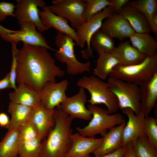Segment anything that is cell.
Instances as JSON below:
<instances>
[{"mask_svg":"<svg viewBox=\"0 0 157 157\" xmlns=\"http://www.w3.org/2000/svg\"><path fill=\"white\" fill-rule=\"evenodd\" d=\"M47 49L23 43L17 50L16 81L40 94L47 83L64 76L65 71L57 66Z\"/></svg>","mask_w":157,"mask_h":157,"instance_id":"6da1fadb","label":"cell"},{"mask_svg":"<svg viewBox=\"0 0 157 157\" xmlns=\"http://www.w3.org/2000/svg\"><path fill=\"white\" fill-rule=\"evenodd\" d=\"M55 124L42 142L39 157H66L72 144L71 124L73 119L60 106L54 110Z\"/></svg>","mask_w":157,"mask_h":157,"instance_id":"7a4b0ae2","label":"cell"},{"mask_svg":"<svg viewBox=\"0 0 157 157\" xmlns=\"http://www.w3.org/2000/svg\"><path fill=\"white\" fill-rule=\"evenodd\" d=\"M77 85L87 90L90 98L88 102L95 105L103 104L107 108L109 114L115 113L119 109L117 99L109 88L107 82L94 75L84 76L77 81Z\"/></svg>","mask_w":157,"mask_h":157,"instance_id":"3957f363","label":"cell"},{"mask_svg":"<svg viewBox=\"0 0 157 157\" xmlns=\"http://www.w3.org/2000/svg\"><path fill=\"white\" fill-rule=\"evenodd\" d=\"M88 107L92 114L90 121L83 128H76L78 133L83 136L94 137L100 134L103 136L108 129L126 122L123 115L120 113L110 114L107 110L96 105L89 104Z\"/></svg>","mask_w":157,"mask_h":157,"instance_id":"277c9868","label":"cell"},{"mask_svg":"<svg viewBox=\"0 0 157 157\" xmlns=\"http://www.w3.org/2000/svg\"><path fill=\"white\" fill-rule=\"evenodd\" d=\"M157 72V53L147 56L141 63L128 66L116 65L109 76L119 79L139 86Z\"/></svg>","mask_w":157,"mask_h":157,"instance_id":"5b68a950","label":"cell"},{"mask_svg":"<svg viewBox=\"0 0 157 157\" xmlns=\"http://www.w3.org/2000/svg\"><path fill=\"white\" fill-rule=\"evenodd\" d=\"M55 43L58 49L55 51L56 58L65 63L67 74L75 76L90 71L91 63H82L78 60L74 53L75 43L73 38L67 35L57 32Z\"/></svg>","mask_w":157,"mask_h":157,"instance_id":"8992f818","label":"cell"},{"mask_svg":"<svg viewBox=\"0 0 157 157\" xmlns=\"http://www.w3.org/2000/svg\"><path fill=\"white\" fill-rule=\"evenodd\" d=\"M107 83L117 99L119 109L122 110L130 108L136 115L140 113L141 93L139 86L110 76Z\"/></svg>","mask_w":157,"mask_h":157,"instance_id":"52a82bcc","label":"cell"},{"mask_svg":"<svg viewBox=\"0 0 157 157\" xmlns=\"http://www.w3.org/2000/svg\"><path fill=\"white\" fill-rule=\"evenodd\" d=\"M113 14L110 6L93 15L89 20L83 24L76 30L80 41V47L83 48L86 43L87 47L81 51L83 57L88 59L93 57V50L90 44L93 35L101 28L103 20Z\"/></svg>","mask_w":157,"mask_h":157,"instance_id":"ba28073f","label":"cell"},{"mask_svg":"<svg viewBox=\"0 0 157 157\" xmlns=\"http://www.w3.org/2000/svg\"><path fill=\"white\" fill-rule=\"evenodd\" d=\"M52 3V5L47 6L49 9L67 20L74 29L85 22L83 15L86 4L83 0H55Z\"/></svg>","mask_w":157,"mask_h":157,"instance_id":"9c48e42d","label":"cell"},{"mask_svg":"<svg viewBox=\"0 0 157 157\" xmlns=\"http://www.w3.org/2000/svg\"><path fill=\"white\" fill-rule=\"evenodd\" d=\"M14 12L19 24L24 22H31L36 26L40 32L48 29L44 25L39 15L38 7L42 8L46 3L42 0H17Z\"/></svg>","mask_w":157,"mask_h":157,"instance_id":"30bf717a","label":"cell"},{"mask_svg":"<svg viewBox=\"0 0 157 157\" xmlns=\"http://www.w3.org/2000/svg\"><path fill=\"white\" fill-rule=\"evenodd\" d=\"M19 24L21 29L17 33L5 35L1 37L7 41L17 43L22 41L23 43L42 47L55 51L56 50L48 45L45 38L36 29L37 26L34 23L24 22Z\"/></svg>","mask_w":157,"mask_h":157,"instance_id":"8fae6325","label":"cell"},{"mask_svg":"<svg viewBox=\"0 0 157 157\" xmlns=\"http://www.w3.org/2000/svg\"><path fill=\"white\" fill-rule=\"evenodd\" d=\"M69 85L67 80L56 82H50L44 86L40 93L41 101L44 107L49 110H53L67 98L66 94Z\"/></svg>","mask_w":157,"mask_h":157,"instance_id":"7c38bea8","label":"cell"},{"mask_svg":"<svg viewBox=\"0 0 157 157\" xmlns=\"http://www.w3.org/2000/svg\"><path fill=\"white\" fill-rule=\"evenodd\" d=\"M87 98L85 89L80 88L77 94L67 97L60 106L63 112L73 119L89 120L91 119L92 114L85 106Z\"/></svg>","mask_w":157,"mask_h":157,"instance_id":"4fadbf2b","label":"cell"},{"mask_svg":"<svg viewBox=\"0 0 157 157\" xmlns=\"http://www.w3.org/2000/svg\"><path fill=\"white\" fill-rule=\"evenodd\" d=\"M100 29L112 38L120 40L129 38L135 33L126 19L119 14L106 18Z\"/></svg>","mask_w":157,"mask_h":157,"instance_id":"5bb4252c","label":"cell"},{"mask_svg":"<svg viewBox=\"0 0 157 157\" xmlns=\"http://www.w3.org/2000/svg\"><path fill=\"white\" fill-rule=\"evenodd\" d=\"M71 148L66 157H88L99 148L101 144L102 138H97L81 135L78 132L71 136Z\"/></svg>","mask_w":157,"mask_h":157,"instance_id":"9a60e30c","label":"cell"},{"mask_svg":"<svg viewBox=\"0 0 157 157\" xmlns=\"http://www.w3.org/2000/svg\"><path fill=\"white\" fill-rule=\"evenodd\" d=\"M123 113L128 117V121L124 129L122 147L135 141L138 137L145 135L144 122L145 117L140 112L136 115L131 109L127 108L122 110Z\"/></svg>","mask_w":157,"mask_h":157,"instance_id":"2e32d148","label":"cell"},{"mask_svg":"<svg viewBox=\"0 0 157 157\" xmlns=\"http://www.w3.org/2000/svg\"><path fill=\"white\" fill-rule=\"evenodd\" d=\"M29 122L35 126L42 141L55 125L54 110L47 109L41 101L32 108Z\"/></svg>","mask_w":157,"mask_h":157,"instance_id":"e0dca14e","label":"cell"},{"mask_svg":"<svg viewBox=\"0 0 157 157\" xmlns=\"http://www.w3.org/2000/svg\"><path fill=\"white\" fill-rule=\"evenodd\" d=\"M42 9V10L39 11V15L44 25L48 30L53 27L58 32L72 37L76 45H79L80 41L76 31L69 25L67 20L52 13L47 6Z\"/></svg>","mask_w":157,"mask_h":157,"instance_id":"ac0fdd59","label":"cell"},{"mask_svg":"<svg viewBox=\"0 0 157 157\" xmlns=\"http://www.w3.org/2000/svg\"><path fill=\"white\" fill-rule=\"evenodd\" d=\"M126 124L125 122L109 129L102 136L100 146L92 153L94 156L109 154L122 147L123 131Z\"/></svg>","mask_w":157,"mask_h":157,"instance_id":"d6986e66","label":"cell"},{"mask_svg":"<svg viewBox=\"0 0 157 157\" xmlns=\"http://www.w3.org/2000/svg\"><path fill=\"white\" fill-rule=\"evenodd\" d=\"M139 86L141 93L140 112L146 117L149 116L156 106L157 72L151 78L142 82Z\"/></svg>","mask_w":157,"mask_h":157,"instance_id":"ffe728a7","label":"cell"},{"mask_svg":"<svg viewBox=\"0 0 157 157\" xmlns=\"http://www.w3.org/2000/svg\"><path fill=\"white\" fill-rule=\"evenodd\" d=\"M118 59L119 65L128 66L138 64L147 57L133 47L130 41H126L115 47L112 53Z\"/></svg>","mask_w":157,"mask_h":157,"instance_id":"44dd1931","label":"cell"},{"mask_svg":"<svg viewBox=\"0 0 157 157\" xmlns=\"http://www.w3.org/2000/svg\"><path fill=\"white\" fill-rule=\"evenodd\" d=\"M119 14L126 19L135 32L150 33L151 29L147 18L141 11L133 6L127 4Z\"/></svg>","mask_w":157,"mask_h":157,"instance_id":"7402d4cb","label":"cell"},{"mask_svg":"<svg viewBox=\"0 0 157 157\" xmlns=\"http://www.w3.org/2000/svg\"><path fill=\"white\" fill-rule=\"evenodd\" d=\"M9 97L10 101L32 108L41 102L40 94L23 84H19L17 89L9 93Z\"/></svg>","mask_w":157,"mask_h":157,"instance_id":"603a6c76","label":"cell"},{"mask_svg":"<svg viewBox=\"0 0 157 157\" xmlns=\"http://www.w3.org/2000/svg\"><path fill=\"white\" fill-rule=\"evenodd\" d=\"M129 38L132 45L146 56L157 53V40L150 34L135 32Z\"/></svg>","mask_w":157,"mask_h":157,"instance_id":"cb8c5ba5","label":"cell"},{"mask_svg":"<svg viewBox=\"0 0 157 157\" xmlns=\"http://www.w3.org/2000/svg\"><path fill=\"white\" fill-rule=\"evenodd\" d=\"M32 108L10 101L8 112L11 116L8 125L6 127L8 130L20 126L29 121Z\"/></svg>","mask_w":157,"mask_h":157,"instance_id":"d4e9b609","label":"cell"},{"mask_svg":"<svg viewBox=\"0 0 157 157\" xmlns=\"http://www.w3.org/2000/svg\"><path fill=\"white\" fill-rule=\"evenodd\" d=\"M20 126L8 130L0 142V157H16L18 155L19 134Z\"/></svg>","mask_w":157,"mask_h":157,"instance_id":"484cf974","label":"cell"},{"mask_svg":"<svg viewBox=\"0 0 157 157\" xmlns=\"http://www.w3.org/2000/svg\"><path fill=\"white\" fill-rule=\"evenodd\" d=\"M98 55V58L93 73L95 76L103 80L109 76L116 65L119 64V61L113 53H99Z\"/></svg>","mask_w":157,"mask_h":157,"instance_id":"4316f807","label":"cell"},{"mask_svg":"<svg viewBox=\"0 0 157 157\" xmlns=\"http://www.w3.org/2000/svg\"><path fill=\"white\" fill-rule=\"evenodd\" d=\"M92 49L98 54L101 53H112L115 47V43L110 37L101 29L92 36L90 40Z\"/></svg>","mask_w":157,"mask_h":157,"instance_id":"83f0119b","label":"cell"},{"mask_svg":"<svg viewBox=\"0 0 157 157\" xmlns=\"http://www.w3.org/2000/svg\"><path fill=\"white\" fill-rule=\"evenodd\" d=\"M42 142L39 137L19 142L18 155L21 157H39Z\"/></svg>","mask_w":157,"mask_h":157,"instance_id":"f1b7e54d","label":"cell"},{"mask_svg":"<svg viewBox=\"0 0 157 157\" xmlns=\"http://www.w3.org/2000/svg\"><path fill=\"white\" fill-rule=\"evenodd\" d=\"M132 142L135 157H157V150L150 144L145 135L139 137Z\"/></svg>","mask_w":157,"mask_h":157,"instance_id":"f546056e","label":"cell"},{"mask_svg":"<svg viewBox=\"0 0 157 157\" xmlns=\"http://www.w3.org/2000/svg\"><path fill=\"white\" fill-rule=\"evenodd\" d=\"M127 4L137 9L145 15L148 21L150 28L154 16L157 13V0L130 1Z\"/></svg>","mask_w":157,"mask_h":157,"instance_id":"4dcf8cb0","label":"cell"},{"mask_svg":"<svg viewBox=\"0 0 157 157\" xmlns=\"http://www.w3.org/2000/svg\"><path fill=\"white\" fill-rule=\"evenodd\" d=\"M83 1L86 4L83 15V18L85 22L89 20L94 15L111 5L110 1L109 0Z\"/></svg>","mask_w":157,"mask_h":157,"instance_id":"1f68e13d","label":"cell"},{"mask_svg":"<svg viewBox=\"0 0 157 157\" xmlns=\"http://www.w3.org/2000/svg\"><path fill=\"white\" fill-rule=\"evenodd\" d=\"M145 135L150 144L157 150V120L152 117H145L144 122Z\"/></svg>","mask_w":157,"mask_h":157,"instance_id":"d6a6232c","label":"cell"},{"mask_svg":"<svg viewBox=\"0 0 157 157\" xmlns=\"http://www.w3.org/2000/svg\"><path fill=\"white\" fill-rule=\"evenodd\" d=\"M37 137L39 138L38 131L31 123L29 121L21 126L19 134V142Z\"/></svg>","mask_w":157,"mask_h":157,"instance_id":"836d02e7","label":"cell"},{"mask_svg":"<svg viewBox=\"0 0 157 157\" xmlns=\"http://www.w3.org/2000/svg\"><path fill=\"white\" fill-rule=\"evenodd\" d=\"M12 44V60L10 73V79L12 88L15 90L17 89L16 81L17 64V54L18 49L16 47L17 43L11 42Z\"/></svg>","mask_w":157,"mask_h":157,"instance_id":"e575fe53","label":"cell"},{"mask_svg":"<svg viewBox=\"0 0 157 157\" xmlns=\"http://www.w3.org/2000/svg\"><path fill=\"white\" fill-rule=\"evenodd\" d=\"M15 6L12 3L0 2V22L4 20L8 16L15 17L14 9Z\"/></svg>","mask_w":157,"mask_h":157,"instance_id":"d590c367","label":"cell"},{"mask_svg":"<svg viewBox=\"0 0 157 157\" xmlns=\"http://www.w3.org/2000/svg\"><path fill=\"white\" fill-rule=\"evenodd\" d=\"M130 0H110L113 14H118Z\"/></svg>","mask_w":157,"mask_h":157,"instance_id":"8d00e7d4","label":"cell"},{"mask_svg":"<svg viewBox=\"0 0 157 157\" xmlns=\"http://www.w3.org/2000/svg\"><path fill=\"white\" fill-rule=\"evenodd\" d=\"M126 148V145L109 154L102 156L93 157H122ZM88 157H91L89 156Z\"/></svg>","mask_w":157,"mask_h":157,"instance_id":"74e56055","label":"cell"},{"mask_svg":"<svg viewBox=\"0 0 157 157\" xmlns=\"http://www.w3.org/2000/svg\"><path fill=\"white\" fill-rule=\"evenodd\" d=\"M12 88L10 79V73H8L3 79L0 81V90Z\"/></svg>","mask_w":157,"mask_h":157,"instance_id":"f35d334b","label":"cell"},{"mask_svg":"<svg viewBox=\"0 0 157 157\" xmlns=\"http://www.w3.org/2000/svg\"><path fill=\"white\" fill-rule=\"evenodd\" d=\"M122 157H135L132 142L129 143L126 145V149Z\"/></svg>","mask_w":157,"mask_h":157,"instance_id":"ab89813d","label":"cell"},{"mask_svg":"<svg viewBox=\"0 0 157 157\" xmlns=\"http://www.w3.org/2000/svg\"><path fill=\"white\" fill-rule=\"evenodd\" d=\"M9 122V117L6 114L3 113H0V126L6 127Z\"/></svg>","mask_w":157,"mask_h":157,"instance_id":"60d3db41","label":"cell"},{"mask_svg":"<svg viewBox=\"0 0 157 157\" xmlns=\"http://www.w3.org/2000/svg\"><path fill=\"white\" fill-rule=\"evenodd\" d=\"M17 31H14L7 29L0 24V35L1 37L8 34L15 33Z\"/></svg>","mask_w":157,"mask_h":157,"instance_id":"b9f144b4","label":"cell"},{"mask_svg":"<svg viewBox=\"0 0 157 157\" xmlns=\"http://www.w3.org/2000/svg\"><path fill=\"white\" fill-rule=\"evenodd\" d=\"M20 157V156H17V157Z\"/></svg>","mask_w":157,"mask_h":157,"instance_id":"7bdbcfd3","label":"cell"},{"mask_svg":"<svg viewBox=\"0 0 157 157\" xmlns=\"http://www.w3.org/2000/svg\"><path fill=\"white\" fill-rule=\"evenodd\" d=\"M89 156H88V157H89Z\"/></svg>","mask_w":157,"mask_h":157,"instance_id":"ee69618b","label":"cell"}]
</instances>
